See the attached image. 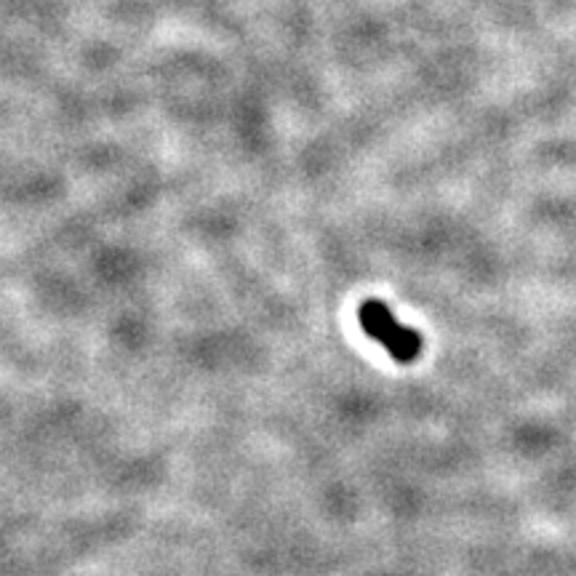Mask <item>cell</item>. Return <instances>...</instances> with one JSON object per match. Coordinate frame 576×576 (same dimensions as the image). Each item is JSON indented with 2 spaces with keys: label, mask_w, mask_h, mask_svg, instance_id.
Masks as SVG:
<instances>
[{
  "label": "cell",
  "mask_w": 576,
  "mask_h": 576,
  "mask_svg": "<svg viewBox=\"0 0 576 576\" xmlns=\"http://www.w3.org/2000/svg\"><path fill=\"white\" fill-rule=\"evenodd\" d=\"M358 318L366 334L387 347V353L393 355L395 360H400V363H411V360L422 353V336H419L417 331L400 325L393 312H389V307L382 305V302H363L358 310Z\"/></svg>",
  "instance_id": "1"
}]
</instances>
